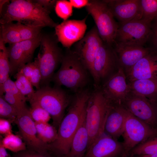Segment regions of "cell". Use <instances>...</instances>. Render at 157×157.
<instances>
[{
    "label": "cell",
    "mask_w": 157,
    "mask_h": 157,
    "mask_svg": "<svg viewBox=\"0 0 157 157\" xmlns=\"http://www.w3.org/2000/svg\"><path fill=\"white\" fill-rule=\"evenodd\" d=\"M91 92L85 88L72 97L67 112L58 129L57 137L49 144V151L60 157L69 154L73 138L85 117L87 103Z\"/></svg>",
    "instance_id": "cell-1"
},
{
    "label": "cell",
    "mask_w": 157,
    "mask_h": 157,
    "mask_svg": "<svg viewBox=\"0 0 157 157\" xmlns=\"http://www.w3.org/2000/svg\"><path fill=\"white\" fill-rule=\"evenodd\" d=\"M50 10L35 1L13 0L1 14V24L14 21L34 27L55 28L58 24L51 18Z\"/></svg>",
    "instance_id": "cell-2"
},
{
    "label": "cell",
    "mask_w": 157,
    "mask_h": 157,
    "mask_svg": "<svg viewBox=\"0 0 157 157\" xmlns=\"http://www.w3.org/2000/svg\"><path fill=\"white\" fill-rule=\"evenodd\" d=\"M88 72L78 54L74 50L67 49L60 67L55 72L51 81L55 85L64 86L76 93L86 88L89 81Z\"/></svg>",
    "instance_id": "cell-3"
},
{
    "label": "cell",
    "mask_w": 157,
    "mask_h": 157,
    "mask_svg": "<svg viewBox=\"0 0 157 157\" xmlns=\"http://www.w3.org/2000/svg\"><path fill=\"white\" fill-rule=\"evenodd\" d=\"M72 99L61 87L54 85L53 87L49 85L40 88L28 101L30 103L37 104L45 110L52 119L53 125L58 129Z\"/></svg>",
    "instance_id": "cell-4"
},
{
    "label": "cell",
    "mask_w": 157,
    "mask_h": 157,
    "mask_svg": "<svg viewBox=\"0 0 157 157\" xmlns=\"http://www.w3.org/2000/svg\"><path fill=\"white\" fill-rule=\"evenodd\" d=\"M111 104L100 87H95L91 93L85 110V124L89 139L88 148L104 133L105 125Z\"/></svg>",
    "instance_id": "cell-5"
},
{
    "label": "cell",
    "mask_w": 157,
    "mask_h": 157,
    "mask_svg": "<svg viewBox=\"0 0 157 157\" xmlns=\"http://www.w3.org/2000/svg\"><path fill=\"white\" fill-rule=\"evenodd\" d=\"M57 40L48 35H42L40 49L37 58L41 74L40 88L49 85L55 72L63 56Z\"/></svg>",
    "instance_id": "cell-6"
},
{
    "label": "cell",
    "mask_w": 157,
    "mask_h": 157,
    "mask_svg": "<svg viewBox=\"0 0 157 157\" xmlns=\"http://www.w3.org/2000/svg\"><path fill=\"white\" fill-rule=\"evenodd\" d=\"M85 8L93 18L102 40L113 46L119 25L107 3L104 0H89Z\"/></svg>",
    "instance_id": "cell-7"
},
{
    "label": "cell",
    "mask_w": 157,
    "mask_h": 157,
    "mask_svg": "<svg viewBox=\"0 0 157 157\" xmlns=\"http://www.w3.org/2000/svg\"><path fill=\"white\" fill-rule=\"evenodd\" d=\"M119 67L113 47L102 41L96 54L91 74L95 87H100Z\"/></svg>",
    "instance_id": "cell-8"
},
{
    "label": "cell",
    "mask_w": 157,
    "mask_h": 157,
    "mask_svg": "<svg viewBox=\"0 0 157 157\" xmlns=\"http://www.w3.org/2000/svg\"><path fill=\"white\" fill-rule=\"evenodd\" d=\"M122 142L124 153L126 157L134 147L146 140L157 136V129L135 117L128 111Z\"/></svg>",
    "instance_id": "cell-9"
},
{
    "label": "cell",
    "mask_w": 157,
    "mask_h": 157,
    "mask_svg": "<svg viewBox=\"0 0 157 157\" xmlns=\"http://www.w3.org/2000/svg\"><path fill=\"white\" fill-rule=\"evenodd\" d=\"M115 42L144 46L151 38V24L142 19H135L119 24Z\"/></svg>",
    "instance_id": "cell-10"
},
{
    "label": "cell",
    "mask_w": 157,
    "mask_h": 157,
    "mask_svg": "<svg viewBox=\"0 0 157 157\" xmlns=\"http://www.w3.org/2000/svg\"><path fill=\"white\" fill-rule=\"evenodd\" d=\"M15 123L20 136L28 150L46 154L49 151V144L44 143L38 137L35 122L26 107L18 112Z\"/></svg>",
    "instance_id": "cell-11"
},
{
    "label": "cell",
    "mask_w": 157,
    "mask_h": 157,
    "mask_svg": "<svg viewBox=\"0 0 157 157\" xmlns=\"http://www.w3.org/2000/svg\"><path fill=\"white\" fill-rule=\"evenodd\" d=\"M42 35L10 44L7 48L11 76H14L25 65L31 62L35 49L40 45Z\"/></svg>",
    "instance_id": "cell-12"
},
{
    "label": "cell",
    "mask_w": 157,
    "mask_h": 157,
    "mask_svg": "<svg viewBox=\"0 0 157 157\" xmlns=\"http://www.w3.org/2000/svg\"><path fill=\"white\" fill-rule=\"evenodd\" d=\"M100 87L106 99L118 105H122L131 93L125 72L120 67Z\"/></svg>",
    "instance_id": "cell-13"
},
{
    "label": "cell",
    "mask_w": 157,
    "mask_h": 157,
    "mask_svg": "<svg viewBox=\"0 0 157 157\" xmlns=\"http://www.w3.org/2000/svg\"><path fill=\"white\" fill-rule=\"evenodd\" d=\"M122 106L131 114L157 129V117L153 104L144 97L131 92Z\"/></svg>",
    "instance_id": "cell-14"
},
{
    "label": "cell",
    "mask_w": 157,
    "mask_h": 157,
    "mask_svg": "<svg viewBox=\"0 0 157 157\" xmlns=\"http://www.w3.org/2000/svg\"><path fill=\"white\" fill-rule=\"evenodd\" d=\"M102 41L95 26L75 45L74 51L90 74L96 54Z\"/></svg>",
    "instance_id": "cell-15"
},
{
    "label": "cell",
    "mask_w": 157,
    "mask_h": 157,
    "mask_svg": "<svg viewBox=\"0 0 157 157\" xmlns=\"http://www.w3.org/2000/svg\"><path fill=\"white\" fill-rule=\"evenodd\" d=\"M87 16L81 20L70 19L63 21L55 28L58 41L67 49L81 39L87 29Z\"/></svg>",
    "instance_id": "cell-16"
},
{
    "label": "cell",
    "mask_w": 157,
    "mask_h": 157,
    "mask_svg": "<svg viewBox=\"0 0 157 157\" xmlns=\"http://www.w3.org/2000/svg\"><path fill=\"white\" fill-rule=\"evenodd\" d=\"M104 0L119 24L142 18L140 0Z\"/></svg>",
    "instance_id": "cell-17"
},
{
    "label": "cell",
    "mask_w": 157,
    "mask_h": 157,
    "mask_svg": "<svg viewBox=\"0 0 157 157\" xmlns=\"http://www.w3.org/2000/svg\"><path fill=\"white\" fill-rule=\"evenodd\" d=\"M124 151L122 142L104 133L90 146L84 157H117Z\"/></svg>",
    "instance_id": "cell-18"
},
{
    "label": "cell",
    "mask_w": 157,
    "mask_h": 157,
    "mask_svg": "<svg viewBox=\"0 0 157 157\" xmlns=\"http://www.w3.org/2000/svg\"><path fill=\"white\" fill-rule=\"evenodd\" d=\"M125 72L128 82L140 79H157V51L153 49Z\"/></svg>",
    "instance_id": "cell-19"
},
{
    "label": "cell",
    "mask_w": 157,
    "mask_h": 157,
    "mask_svg": "<svg viewBox=\"0 0 157 157\" xmlns=\"http://www.w3.org/2000/svg\"><path fill=\"white\" fill-rule=\"evenodd\" d=\"M113 47L119 67L124 72L149 53L152 49L144 46L128 45L115 42Z\"/></svg>",
    "instance_id": "cell-20"
},
{
    "label": "cell",
    "mask_w": 157,
    "mask_h": 157,
    "mask_svg": "<svg viewBox=\"0 0 157 157\" xmlns=\"http://www.w3.org/2000/svg\"><path fill=\"white\" fill-rule=\"evenodd\" d=\"M128 111L122 106L111 104L105 123L104 132L117 139L124 132Z\"/></svg>",
    "instance_id": "cell-21"
},
{
    "label": "cell",
    "mask_w": 157,
    "mask_h": 157,
    "mask_svg": "<svg viewBox=\"0 0 157 157\" xmlns=\"http://www.w3.org/2000/svg\"><path fill=\"white\" fill-rule=\"evenodd\" d=\"M128 83L131 93L157 102V79H138Z\"/></svg>",
    "instance_id": "cell-22"
},
{
    "label": "cell",
    "mask_w": 157,
    "mask_h": 157,
    "mask_svg": "<svg viewBox=\"0 0 157 157\" xmlns=\"http://www.w3.org/2000/svg\"><path fill=\"white\" fill-rule=\"evenodd\" d=\"M85 120V118L74 135L70 151L65 157H84L88 147L89 140Z\"/></svg>",
    "instance_id": "cell-23"
},
{
    "label": "cell",
    "mask_w": 157,
    "mask_h": 157,
    "mask_svg": "<svg viewBox=\"0 0 157 157\" xmlns=\"http://www.w3.org/2000/svg\"><path fill=\"white\" fill-rule=\"evenodd\" d=\"M38 138L42 142L50 144L54 142L57 136L58 130L48 122H35Z\"/></svg>",
    "instance_id": "cell-24"
},
{
    "label": "cell",
    "mask_w": 157,
    "mask_h": 157,
    "mask_svg": "<svg viewBox=\"0 0 157 157\" xmlns=\"http://www.w3.org/2000/svg\"><path fill=\"white\" fill-rule=\"evenodd\" d=\"M0 39V91L4 82L9 78L10 66L7 48Z\"/></svg>",
    "instance_id": "cell-25"
},
{
    "label": "cell",
    "mask_w": 157,
    "mask_h": 157,
    "mask_svg": "<svg viewBox=\"0 0 157 157\" xmlns=\"http://www.w3.org/2000/svg\"><path fill=\"white\" fill-rule=\"evenodd\" d=\"M1 25L0 39L5 44H11L22 41L15 24L12 22Z\"/></svg>",
    "instance_id": "cell-26"
},
{
    "label": "cell",
    "mask_w": 157,
    "mask_h": 157,
    "mask_svg": "<svg viewBox=\"0 0 157 157\" xmlns=\"http://www.w3.org/2000/svg\"><path fill=\"white\" fill-rule=\"evenodd\" d=\"M157 154V136L137 145L129 152L131 156H143Z\"/></svg>",
    "instance_id": "cell-27"
},
{
    "label": "cell",
    "mask_w": 157,
    "mask_h": 157,
    "mask_svg": "<svg viewBox=\"0 0 157 157\" xmlns=\"http://www.w3.org/2000/svg\"><path fill=\"white\" fill-rule=\"evenodd\" d=\"M0 142L6 149L15 153L27 149L22 139L13 133L5 135L0 139Z\"/></svg>",
    "instance_id": "cell-28"
},
{
    "label": "cell",
    "mask_w": 157,
    "mask_h": 157,
    "mask_svg": "<svg viewBox=\"0 0 157 157\" xmlns=\"http://www.w3.org/2000/svg\"><path fill=\"white\" fill-rule=\"evenodd\" d=\"M142 10L141 19L151 24L157 19V0H140Z\"/></svg>",
    "instance_id": "cell-29"
},
{
    "label": "cell",
    "mask_w": 157,
    "mask_h": 157,
    "mask_svg": "<svg viewBox=\"0 0 157 157\" xmlns=\"http://www.w3.org/2000/svg\"><path fill=\"white\" fill-rule=\"evenodd\" d=\"M16 79L15 83L21 93L27 98V101L35 93V91L29 80L21 71H18L14 76Z\"/></svg>",
    "instance_id": "cell-30"
},
{
    "label": "cell",
    "mask_w": 157,
    "mask_h": 157,
    "mask_svg": "<svg viewBox=\"0 0 157 157\" xmlns=\"http://www.w3.org/2000/svg\"><path fill=\"white\" fill-rule=\"evenodd\" d=\"M17 115V110L5 99L3 95L0 96V118L7 119L11 123H15Z\"/></svg>",
    "instance_id": "cell-31"
},
{
    "label": "cell",
    "mask_w": 157,
    "mask_h": 157,
    "mask_svg": "<svg viewBox=\"0 0 157 157\" xmlns=\"http://www.w3.org/2000/svg\"><path fill=\"white\" fill-rule=\"evenodd\" d=\"M15 24L22 40L33 39L41 34L42 28L30 26L19 22Z\"/></svg>",
    "instance_id": "cell-32"
},
{
    "label": "cell",
    "mask_w": 157,
    "mask_h": 157,
    "mask_svg": "<svg viewBox=\"0 0 157 157\" xmlns=\"http://www.w3.org/2000/svg\"><path fill=\"white\" fill-rule=\"evenodd\" d=\"M31 107L29 109L30 115L35 122H48L51 116L44 109L34 103H30Z\"/></svg>",
    "instance_id": "cell-33"
},
{
    "label": "cell",
    "mask_w": 157,
    "mask_h": 157,
    "mask_svg": "<svg viewBox=\"0 0 157 157\" xmlns=\"http://www.w3.org/2000/svg\"><path fill=\"white\" fill-rule=\"evenodd\" d=\"M73 7L69 1L58 0L55 7V11L58 17L65 21L72 15Z\"/></svg>",
    "instance_id": "cell-34"
},
{
    "label": "cell",
    "mask_w": 157,
    "mask_h": 157,
    "mask_svg": "<svg viewBox=\"0 0 157 157\" xmlns=\"http://www.w3.org/2000/svg\"><path fill=\"white\" fill-rule=\"evenodd\" d=\"M7 93L15 96L22 101L26 103L27 98L23 95L16 86L15 82L9 77L4 83L2 90L0 91V96Z\"/></svg>",
    "instance_id": "cell-35"
},
{
    "label": "cell",
    "mask_w": 157,
    "mask_h": 157,
    "mask_svg": "<svg viewBox=\"0 0 157 157\" xmlns=\"http://www.w3.org/2000/svg\"><path fill=\"white\" fill-rule=\"evenodd\" d=\"M34 65L29 79L32 85L37 90L40 88V84L42 76L39 67V61L38 58H35L34 60Z\"/></svg>",
    "instance_id": "cell-36"
},
{
    "label": "cell",
    "mask_w": 157,
    "mask_h": 157,
    "mask_svg": "<svg viewBox=\"0 0 157 157\" xmlns=\"http://www.w3.org/2000/svg\"><path fill=\"white\" fill-rule=\"evenodd\" d=\"M5 99L9 104L15 108L18 111H20L26 106L25 103L15 96L8 93H5L3 95Z\"/></svg>",
    "instance_id": "cell-37"
},
{
    "label": "cell",
    "mask_w": 157,
    "mask_h": 157,
    "mask_svg": "<svg viewBox=\"0 0 157 157\" xmlns=\"http://www.w3.org/2000/svg\"><path fill=\"white\" fill-rule=\"evenodd\" d=\"M13 157H51L48 153L42 154L26 149L14 154Z\"/></svg>",
    "instance_id": "cell-38"
},
{
    "label": "cell",
    "mask_w": 157,
    "mask_h": 157,
    "mask_svg": "<svg viewBox=\"0 0 157 157\" xmlns=\"http://www.w3.org/2000/svg\"><path fill=\"white\" fill-rule=\"evenodd\" d=\"M10 122L8 120L0 118V133L5 135L12 133Z\"/></svg>",
    "instance_id": "cell-39"
},
{
    "label": "cell",
    "mask_w": 157,
    "mask_h": 157,
    "mask_svg": "<svg viewBox=\"0 0 157 157\" xmlns=\"http://www.w3.org/2000/svg\"><path fill=\"white\" fill-rule=\"evenodd\" d=\"M152 34L150 39L152 40L153 44L155 49L157 51V19L153 21L151 24Z\"/></svg>",
    "instance_id": "cell-40"
},
{
    "label": "cell",
    "mask_w": 157,
    "mask_h": 157,
    "mask_svg": "<svg viewBox=\"0 0 157 157\" xmlns=\"http://www.w3.org/2000/svg\"><path fill=\"white\" fill-rule=\"evenodd\" d=\"M35 1L44 8L50 10L55 7L56 0H38Z\"/></svg>",
    "instance_id": "cell-41"
},
{
    "label": "cell",
    "mask_w": 157,
    "mask_h": 157,
    "mask_svg": "<svg viewBox=\"0 0 157 157\" xmlns=\"http://www.w3.org/2000/svg\"><path fill=\"white\" fill-rule=\"evenodd\" d=\"M69 1L73 7L77 9L86 7L89 2L88 0H70Z\"/></svg>",
    "instance_id": "cell-42"
},
{
    "label": "cell",
    "mask_w": 157,
    "mask_h": 157,
    "mask_svg": "<svg viewBox=\"0 0 157 157\" xmlns=\"http://www.w3.org/2000/svg\"><path fill=\"white\" fill-rule=\"evenodd\" d=\"M9 155L6 150V149L0 143V157H9Z\"/></svg>",
    "instance_id": "cell-43"
},
{
    "label": "cell",
    "mask_w": 157,
    "mask_h": 157,
    "mask_svg": "<svg viewBox=\"0 0 157 157\" xmlns=\"http://www.w3.org/2000/svg\"><path fill=\"white\" fill-rule=\"evenodd\" d=\"M9 1L8 0H0V13H1L2 10L3 9V5L7 2H8Z\"/></svg>",
    "instance_id": "cell-44"
},
{
    "label": "cell",
    "mask_w": 157,
    "mask_h": 157,
    "mask_svg": "<svg viewBox=\"0 0 157 157\" xmlns=\"http://www.w3.org/2000/svg\"><path fill=\"white\" fill-rule=\"evenodd\" d=\"M154 105L155 110L156 111L157 117V102H152Z\"/></svg>",
    "instance_id": "cell-45"
},
{
    "label": "cell",
    "mask_w": 157,
    "mask_h": 157,
    "mask_svg": "<svg viewBox=\"0 0 157 157\" xmlns=\"http://www.w3.org/2000/svg\"><path fill=\"white\" fill-rule=\"evenodd\" d=\"M140 157H144V156H140Z\"/></svg>",
    "instance_id": "cell-46"
},
{
    "label": "cell",
    "mask_w": 157,
    "mask_h": 157,
    "mask_svg": "<svg viewBox=\"0 0 157 157\" xmlns=\"http://www.w3.org/2000/svg\"><path fill=\"white\" fill-rule=\"evenodd\" d=\"M124 157V156H122V157Z\"/></svg>",
    "instance_id": "cell-47"
}]
</instances>
